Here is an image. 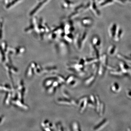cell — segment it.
Wrapping results in <instances>:
<instances>
[{"mask_svg": "<svg viewBox=\"0 0 131 131\" xmlns=\"http://www.w3.org/2000/svg\"><path fill=\"white\" fill-rule=\"evenodd\" d=\"M112 90L114 91H118L120 90V87L119 85L117 83H115L113 85L112 87Z\"/></svg>", "mask_w": 131, "mask_h": 131, "instance_id": "1", "label": "cell"}, {"mask_svg": "<svg viewBox=\"0 0 131 131\" xmlns=\"http://www.w3.org/2000/svg\"><path fill=\"white\" fill-rule=\"evenodd\" d=\"M127 93L128 96L131 98V91H128Z\"/></svg>", "mask_w": 131, "mask_h": 131, "instance_id": "2", "label": "cell"}]
</instances>
